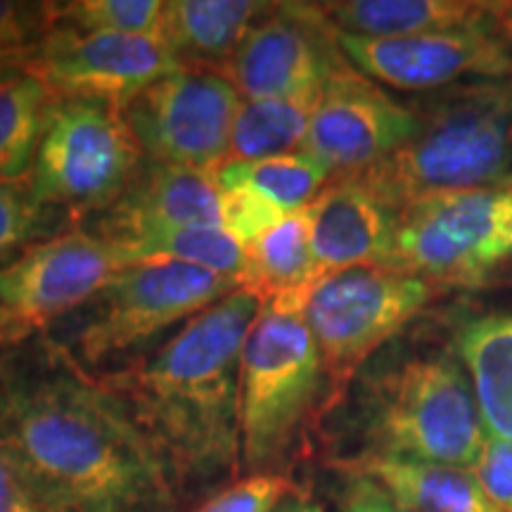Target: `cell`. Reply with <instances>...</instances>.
Segmentation results:
<instances>
[{
  "mask_svg": "<svg viewBox=\"0 0 512 512\" xmlns=\"http://www.w3.org/2000/svg\"><path fill=\"white\" fill-rule=\"evenodd\" d=\"M351 432L363 458L472 467L486 427L456 351H384L361 368ZM351 460V463H354Z\"/></svg>",
  "mask_w": 512,
  "mask_h": 512,
  "instance_id": "obj_3",
  "label": "cell"
},
{
  "mask_svg": "<svg viewBox=\"0 0 512 512\" xmlns=\"http://www.w3.org/2000/svg\"><path fill=\"white\" fill-rule=\"evenodd\" d=\"M325 375L302 311L264 304L242 349V470L280 475Z\"/></svg>",
  "mask_w": 512,
  "mask_h": 512,
  "instance_id": "obj_6",
  "label": "cell"
},
{
  "mask_svg": "<svg viewBox=\"0 0 512 512\" xmlns=\"http://www.w3.org/2000/svg\"><path fill=\"white\" fill-rule=\"evenodd\" d=\"M347 62L318 3H271L219 72L242 100H316Z\"/></svg>",
  "mask_w": 512,
  "mask_h": 512,
  "instance_id": "obj_11",
  "label": "cell"
},
{
  "mask_svg": "<svg viewBox=\"0 0 512 512\" xmlns=\"http://www.w3.org/2000/svg\"><path fill=\"white\" fill-rule=\"evenodd\" d=\"M235 280L204 268L145 261L124 266L93 302L46 335L95 377L114 373L159 347L166 332L238 292Z\"/></svg>",
  "mask_w": 512,
  "mask_h": 512,
  "instance_id": "obj_5",
  "label": "cell"
},
{
  "mask_svg": "<svg viewBox=\"0 0 512 512\" xmlns=\"http://www.w3.org/2000/svg\"><path fill=\"white\" fill-rule=\"evenodd\" d=\"M275 512H328V510H325L320 503L311 501V498L290 494L283 503L278 505V510Z\"/></svg>",
  "mask_w": 512,
  "mask_h": 512,
  "instance_id": "obj_37",
  "label": "cell"
},
{
  "mask_svg": "<svg viewBox=\"0 0 512 512\" xmlns=\"http://www.w3.org/2000/svg\"><path fill=\"white\" fill-rule=\"evenodd\" d=\"M0 351H3V349H0Z\"/></svg>",
  "mask_w": 512,
  "mask_h": 512,
  "instance_id": "obj_38",
  "label": "cell"
},
{
  "mask_svg": "<svg viewBox=\"0 0 512 512\" xmlns=\"http://www.w3.org/2000/svg\"><path fill=\"white\" fill-rule=\"evenodd\" d=\"M53 29V3L0 0V50H34Z\"/></svg>",
  "mask_w": 512,
  "mask_h": 512,
  "instance_id": "obj_32",
  "label": "cell"
},
{
  "mask_svg": "<svg viewBox=\"0 0 512 512\" xmlns=\"http://www.w3.org/2000/svg\"><path fill=\"white\" fill-rule=\"evenodd\" d=\"M339 34L413 36L430 31L494 29L510 34L512 5L477 0H337L318 3Z\"/></svg>",
  "mask_w": 512,
  "mask_h": 512,
  "instance_id": "obj_18",
  "label": "cell"
},
{
  "mask_svg": "<svg viewBox=\"0 0 512 512\" xmlns=\"http://www.w3.org/2000/svg\"><path fill=\"white\" fill-rule=\"evenodd\" d=\"M240 105L221 72L183 64L128 102L124 117L150 162L219 171Z\"/></svg>",
  "mask_w": 512,
  "mask_h": 512,
  "instance_id": "obj_10",
  "label": "cell"
},
{
  "mask_svg": "<svg viewBox=\"0 0 512 512\" xmlns=\"http://www.w3.org/2000/svg\"><path fill=\"white\" fill-rule=\"evenodd\" d=\"M512 256V188L441 192L396 209L392 266L430 285H472Z\"/></svg>",
  "mask_w": 512,
  "mask_h": 512,
  "instance_id": "obj_8",
  "label": "cell"
},
{
  "mask_svg": "<svg viewBox=\"0 0 512 512\" xmlns=\"http://www.w3.org/2000/svg\"><path fill=\"white\" fill-rule=\"evenodd\" d=\"M479 486L501 512H512V441L486 434L482 451L470 467Z\"/></svg>",
  "mask_w": 512,
  "mask_h": 512,
  "instance_id": "obj_33",
  "label": "cell"
},
{
  "mask_svg": "<svg viewBox=\"0 0 512 512\" xmlns=\"http://www.w3.org/2000/svg\"><path fill=\"white\" fill-rule=\"evenodd\" d=\"M27 337H31L29 332L17 323L15 316L0 302V349H8L12 344L24 342Z\"/></svg>",
  "mask_w": 512,
  "mask_h": 512,
  "instance_id": "obj_35",
  "label": "cell"
},
{
  "mask_svg": "<svg viewBox=\"0 0 512 512\" xmlns=\"http://www.w3.org/2000/svg\"><path fill=\"white\" fill-rule=\"evenodd\" d=\"M219 185H240L264 197L283 214L309 209L332 174L309 152L261 159V162H228L219 171Z\"/></svg>",
  "mask_w": 512,
  "mask_h": 512,
  "instance_id": "obj_26",
  "label": "cell"
},
{
  "mask_svg": "<svg viewBox=\"0 0 512 512\" xmlns=\"http://www.w3.org/2000/svg\"><path fill=\"white\" fill-rule=\"evenodd\" d=\"M342 512H415L406 508L399 498H394L377 484L373 477L363 472L351 470L347 477V486L342 494Z\"/></svg>",
  "mask_w": 512,
  "mask_h": 512,
  "instance_id": "obj_34",
  "label": "cell"
},
{
  "mask_svg": "<svg viewBox=\"0 0 512 512\" xmlns=\"http://www.w3.org/2000/svg\"><path fill=\"white\" fill-rule=\"evenodd\" d=\"M261 309L254 294H228L150 354L98 377L155 444L181 503L238 482L242 349Z\"/></svg>",
  "mask_w": 512,
  "mask_h": 512,
  "instance_id": "obj_2",
  "label": "cell"
},
{
  "mask_svg": "<svg viewBox=\"0 0 512 512\" xmlns=\"http://www.w3.org/2000/svg\"><path fill=\"white\" fill-rule=\"evenodd\" d=\"M292 494L283 475H247L209 498L195 512H275Z\"/></svg>",
  "mask_w": 512,
  "mask_h": 512,
  "instance_id": "obj_31",
  "label": "cell"
},
{
  "mask_svg": "<svg viewBox=\"0 0 512 512\" xmlns=\"http://www.w3.org/2000/svg\"><path fill=\"white\" fill-rule=\"evenodd\" d=\"M285 216L287 214L249 188H240V185L221 188V226L245 249L273 226H278Z\"/></svg>",
  "mask_w": 512,
  "mask_h": 512,
  "instance_id": "obj_30",
  "label": "cell"
},
{
  "mask_svg": "<svg viewBox=\"0 0 512 512\" xmlns=\"http://www.w3.org/2000/svg\"><path fill=\"white\" fill-rule=\"evenodd\" d=\"M349 470L373 477L415 512H501L484 494L470 467L403 458H363L349 463Z\"/></svg>",
  "mask_w": 512,
  "mask_h": 512,
  "instance_id": "obj_23",
  "label": "cell"
},
{
  "mask_svg": "<svg viewBox=\"0 0 512 512\" xmlns=\"http://www.w3.org/2000/svg\"><path fill=\"white\" fill-rule=\"evenodd\" d=\"M121 268L110 240L69 228L0 266V302L29 335H38L93 302Z\"/></svg>",
  "mask_w": 512,
  "mask_h": 512,
  "instance_id": "obj_12",
  "label": "cell"
},
{
  "mask_svg": "<svg viewBox=\"0 0 512 512\" xmlns=\"http://www.w3.org/2000/svg\"><path fill=\"white\" fill-rule=\"evenodd\" d=\"M178 67L183 64L157 36L83 34L53 27L34 48L29 72L53 98L105 100L124 110Z\"/></svg>",
  "mask_w": 512,
  "mask_h": 512,
  "instance_id": "obj_14",
  "label": "cell"
},
{
  "mask_svg": "<svg viewBox=\"0 0 512 512\" xmlns=\"http://www.w3.org/2000/svg\"><path fill=\"white\" fill-rule=\"evenodd\" d=\"M34 50H0V81L12 74L27 72Z\"/></svg>",
  "mask_w": 512,
  "mask_h": 512,
  "instance_id": "obj_36",
  "label": "cell"
},
{
  "mask_svg": "<svg viewBox=\"0 0 512 512\" xmlns=\"http://www.w3.org/2000/svg\"><path fill=\"white\" fill-rule=\"evenodd\" d=\"M133 226H221L216 171L147 162L117 204L102 211L98 235Z\"/></svg>",
  "mask_w": 512,
  "mask_h": 512,
  "instance_id": "obj_17",
  "label": "cell"
},
{
  "mask_svg": "<svg viewBox=\"0 0 512 512\" xmlns=\"http://www.w3.org/2000/svg\"><path fill=\"white\" fill-rule=\"evenodd\" d=\"M62 219L53 209L36 202L27 181H0V261H12L29 245L55 235Z\"/></svg>",
  "mask_w": 512,
  "mask_h": 512,
  "instance_id": "obj_28",
  "label": "cell"
},
{
  "mask_svg": "<svg viewBox=\"0 0 512 512\" xmlns=\"http://www.w3.org/2000/svg\"><path fill=\"white\" fill-rule=\"evenodd\" d=\"M102 238L112 242L124 266L145 264V261H174V264L223 275L238 285L247 271V249L226 228L133 226Z\"/></svg>",
  "mask_w": 512,
  "mask_h": 512,
  "instance_id": "obj_22",
  "label": "cell"
},
{
  "mask_svg": "<svg viewBox=\"0 0 512 512\" xmlns=\"http://www.w3.org/2000/svg\"><path fill=\"white\" fill-rule=\"evenodd\" d=\"M166 0H69L53 3V27L83 34L157 36Z\"/></svg>",
  "mask_w": 512,
  "mask_h": 512,
  "instance_id": "obj_27",
  "label": "cell"
},
{
  "mask_svg": "<svg viewBox=\"0 0 512 512\" xmlns=\"http://www.w3.org/2000/svg\"><path fill=\"white\" fill-rule=\"evenodd\" d=\"M337 43L358 72L396 91L434 93L465 81L512 76V36L505 31L458 29L382 38L337 31Z\"/></svg>",
  "mask_w": 512,
  "mask_h": 512,
  "instance_id": "obj_13",
  "label": "cell"
},
{
  "mask_svg": "<svg viewBox=\"0 0 512 512\" xmlns=\"http://www.w3.org/2000/svg\"><path fill=\"white\" fill-rule=\"evenodd\" d=\"M143 164L121 107L93 98H53L29 185L38 204L76 219L117 204Z\"/></svg>",
  "mask_w": 512,
  "mask_h": 512,
  "instance_id": "obj_7",
  "label": "cell"
},
{
  "mask_svg": "<svg viewBox=\"0 0 512 512\" xmlns=\"http://www.w3.org/2000/svg\"><path fill=\"white\" fill-rule=\"evenodd\" d=\"M453 351L470 375L486 434L512 441V313L463 318L453 332Z\"/></svg>",
  "mask_w": 512,
  "mask_h": 512,
  "instance_id": "obj_21",
  "label": "cell"
},
{
  "mask_svg": "<svg viewBox=\"0 0 512 512\" xmlns=\"http://www.w3.org/2000/svg\"><path fill=\"white\" fill-rule=\"evenodd\" d=\"M53 95L34 74L0 81V181H27Z\"/></svg>",
  "mask_w": 512,
  "mask_h": 512,
  "instance_id": "obj_25",
  "label": "cell"
},
{
  "mask_svg": "<svg viewBox=\"0 0 512 512\" xmlns=\"http://www.w3.org/2000/svg\"><path fill=\"white\" fill-rule=\"evenodd\" d=\"M323 280L311 240L309 209L287 214L278 226L247 247V271L240 290L261 304L302 311L306 297Z\"/></svg>",
  "mask_w": 512,
  "mask_h": 512,
  "instance_id": "obj_19",
  "label": "cell"
},
{
  "mask_svg": "<svg viewBox=\"0 0 512 512\" xmlns=\"http://www.w3.org/2000/svg\"><path fill=\"white\" fill-rule=\"evenodd\" d=\"M316 100H242L230 133L228 162H261L302 152Z\"/></svg>",
  "mask_w": 512,
  "mask_h": 512,
  "instance_id": "obj_24",
  "label": "cell"
},
{
  "mask_svg": "<svg viewBox=\"0 0 512 512\" xmlns=\"http://www.w3.org/2000/svg\"><path fill=\"white\" fill-rule=\"evenodd\" d=\"M434 285L394 266H354L318 280L302 316L328 375L361 370L432 302Z\"/></svg>",
  "mask_w": 512,
  "mask_h": 512,
  "instance_id": "obj_9",
  "label": "cell"
},
{
  "mask_svg": "<svg viewBox=\"0 0 512 512\" xmlns=\"http://www.w3.org/2000/svg\"><path fill=\"white\" fill-rule=\"evenodd\" d=\"M268 8L256 0H166L159 38L181 64L219 72Z\"/></svg>",
  "mask_w": 512,
  "mask_h": 512,
  "instance_id": "obj_20",
  "label": "cell"
},
{
  "mask_svg": "<svg viewBox=\"0 0 512 512\" xmlns=\"http://www.w3.org/2000/svg\"><path fill=\"white\" fill-rule=\"evenodd\" d=\"M320 275L354 266H392L396 209L354 176H339L309 207Z\"/></svg>",
  "mask_w": 512,
  "mask_h": 512,
  "instance_id": "obj_16",
  "label": "cell"
},
{
  "mask_svg": "<svg viewBox=\"0 0 512 512\" xmlns=\"http://www.w3.org/2000/svg\"><path fill=\"white\" fill-rule=\"evenodd\" d=\"M413 112L411 140L354 176L389 207L441 192L512 188V76L434 91Z\"/></svg>",
  "mask_w": 512,
  "mask_h": 512,
  "instance_id": "obj_4",
  "label": "cell"
},
{
  "mask_svg": "<svg viewBox=\"0 0 512 512\" xmlns=\"http://www.w3.org/2000/svg\"><path fill=\"white\" fill-rule=\"evenodd\" d=\"M0 512H76L15 453L0 446Z\"/></svg>",
  "mask_w": 512,
  "mask_h": 512,
  "instance_id": "obj_29",
  "label": "cell"
},
{
  "mask_svg": "<svg viewBox=\"0 0 512 512\" xmlns=\"http://www.w3.org/2000/svg\"><path fill=\"white\" fill-rule=\"evenodd\" d=\"M0 446L76 512H183L143 427L46 332L0 351Z\"/></svg>",
  "mask_w": 512,
  "mask_h": 512,
  "instance_id": "obj_1",
  "label": "cell"
},
{
  "mask_svg": "<svg viewBox=\"0 0 512 512\" xmlns=\"http://www.w3.org/2000/svg\"><path fill=\"white\" fill-rule=\"evenodd\" d=\"M413 107L347 62L330 76L313 105L304 150L332 176H356L392 157L415 133Z\"/></svg>",
  "mask_w": 512,
  "mask_h": 512,
  "instance_id": "obj_15",
  "label": "cell"
}]
</instances>
